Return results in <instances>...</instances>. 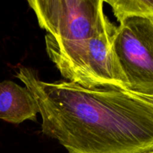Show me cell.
Returning a JSON list of instances; mask_svg holds the SVG:
<instances>
[{"label":"cell","instance_id":"cell-1","mask_svg":"<svg viewBox=\"0 0 153 153\" xmlns=\"http://www.w3.org/2000/svg\"><path fill=\"white\" fill-rule=\"evenodd\" d=\"M16 76L31 94L41 132L68 153H142L153 150V97L128 89L87 88L46 82L21 66Z\"/></svg>","mask_w":153,"mask_h":153},{"label":"cell","instance_id":"cell-2","mask_svg":"<svg viewBox=\"0 0 153 153\" xmlns=\"http://www.w3.org/2000/svg\"><path fill=\"white\" fill-rule=\"evenodd\" d=\"M117 28L106 15L90 38L61 41L46 34V52L64 80L87 88L127 89L114 47Z\"/></svg>","mask_w":153,"mask_h":153},{"label":"cell","instance_id":"cell-3","mask_svg":"<svg viewBox=\"0 0 153 153\" xmlns=\"http://www.w3.org/2000/svg\"><path fill=\"white\" fill-rule=\"evenodd\" d=\"M103 0H29L38 25L61 41L90 38L106 14Z\"/></svg>","mask_w":153,"mask_h":153},{"label":"cell","instance_id":"cell-4","mask_svg":"<svg viewBox=\"0 0 153 153\" xmlns=\"http://www.w3.org/2000/svg\"><path fill=\"white\" fill-rule=\"evenodd\" d=\"M114 47L127 89L153 97V18H129L120 23Z\"/></svg>","mask_w":153,"mask_h":153},{"label":"cell","instance_id":"cell-5","mask_svg":"<svg viewBox=\"0 0 153 153\" xmlns=\"http://www.w3.org/2000/svg\"><path fill=\"white\" fill-rule=\"evenodd\" d=\"M38 107L25 87L10 80L0 82V120L19 124L26 120L36 121Z\"/></svg>","mask_w":153,"mask_h":153},{"label":"cell","instance_id":"cell-6","mask_svg":"<svg viewBox=\"0 0 153 153\" xmlns=\"http://www.w3.org/2000/svg\"><path fill=\"white\" fill-rule=\"evenodd\" d=\"M120 23L129 18H153V0H105Z\"/></svg>","mask_w":153,"mask_h":153},{"label":"cell","instance_id":"cell-7","mask_svg":"<svg viewBox=\"0 0 153 153\" xmlns=\"http://www.w3.org/2000/svg\"><path fill=\"white\" fill-rule=\"evenodd\" d=\"M142 153H153V150H150V151H147V152H144Z\"/></svg>","mask_w":153,"mask_h":153}]
</instances>
